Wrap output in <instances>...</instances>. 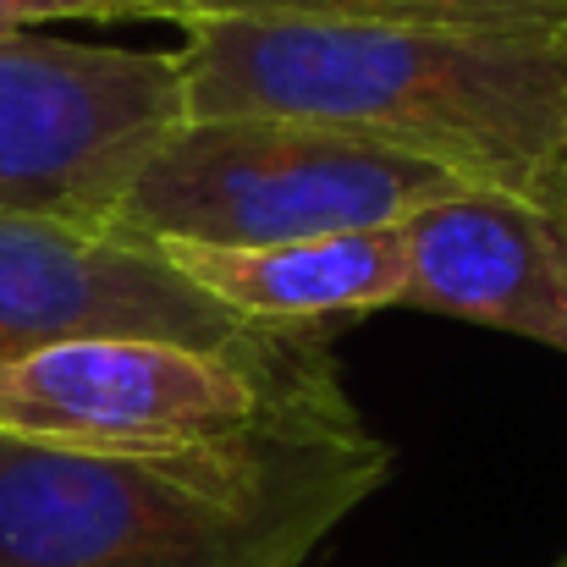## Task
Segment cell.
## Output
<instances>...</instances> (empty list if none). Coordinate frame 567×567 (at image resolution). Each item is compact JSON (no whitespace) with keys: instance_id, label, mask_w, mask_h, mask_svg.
Listing matches in <instances>:
<instances>
[{"instance_id":"1","label":"cell","mask_w":567,"mask_h":567,"mask_svg":"<svg viewBox=\"0 0 567 567\" xmlns=\"http://www.w3.org/2000/svg\"><path fill=\"white\" fill-rule=\"evenodd\" d=\"M172 55L193 122H309L567 215V17H193Z\"/></svg>"},{"instance_id":"2","label":"cell","mask_w":567,"mask_h":567,"mask_svg":"<svg viewBox=\"0 0 567 567\" xmlns=\"http://www.w3.org/2000/svg\"><path fill=\"white\" fill-rule=\"evenodd\" d=\"M385 480L359 413L209 452L0 435V567H309Z\"/></svg>"},{"instance_id":"3","label":"cell","mask_w":567,"mask_h":567,"mask_svg":"<svg viewBox=\"0 0 567 567\" xmlns=\"http://www.w3.org/2000/svg\"><path fill=\"white\" fill-rule=\"evenodd\" d=\"M331 419H353L331 348L243 359L94 337L0 364V435L72 452H209Z\"/></svg>"},{"instance_id":"4","label":"cell","mask_w":567,"mask_h":567,"mask_svg":"<svg viewBox=\"0 0 567 567\" xmlns=\"http://www.w3.org/2000/svg\"><path fill=\"white\" fill-rule=\"evenodd\" d=\"M457 188V177L413 155L331 127L270 116H188L144 161L116 209V231L188 248H270L402 226L413 209Z\"/></svg>"},{"instance_id":"5","label":"cell","mask_w":567,"mask_h":567,"mask_svg":"<svg viewBox=\"0 0 567 567\" xmlns=\"http://www.w3.org/2000/svg\"><path fill=\"white\" fill-rule=\"evenodd\" d=\"M188 122L166 50L0 39V220L116 231L144 161Z\"/></svg>"},{"instance_id":"6","label":"cell","mask_w":567,"mask_h":567,"mask_svg":"<svg viewBox=\"0 0 567 567\" xmlns=\"http://www.w3.org/2000/svg\"><path fill=\"white\" fill-rule=\"evenodd\" d=\"M94 337H155L243 359L331 348L326 331H270L220 309L155 243L61 220H0V364Z\"/></svg>"},{"instance_id":"7","label":"cell","mask_w":567,"mask_h":567,"mask_svg":"<svg viewBox=\"0 0 567 567\" xmlns=\"http://www.w3.org/2000/svg\"><path fill=\"white\" fill-rule=\"evenodd\" d=\"M402 309L491 326L567 353V215L457 188L402 220Z\"/></svg>"},{"instance_id":"8","label":"cell","mask_w":567,"mask_h":567,"mask_svg":"<svg viewBox=\"0 0 567 567\" xmlns=\"http://www.w3.org/2000/svg\"><path fill=\"white\" fill-rule=\"evenodd\" d=\"M198 292L270 331H326L380 309H402L408 254L402 226L337 231L270 248H188L155 243Z\"/></svg>"},{"instance_id":"9","label":"cell","mask_w":567,"mask_h":567,"mask_svg":"<svg viewBox=\"0 0 567 567\" xmlns=\"http://www.w3.org/2000/svg\"><path fill=\"white\" fill-rule=\"evenodd\" d=\"M155 22L193 17H298V22H513L567 17V0H150Z\"/></svg>"},{"instance_id":"10","label":"cell","mask_w":567,"mask_h":567,"mask_svg":"<svg viewBox=\"0 0 567 567\" xmlns=\"http://www.w3.org/2000/svg\"><path fill=\"white\" fill-rule=\"evenodd\" d=\"M44 22H155L150 0H0V39Z\"/></svg>"},{"instance_id":"11","label":"cell","mask_w":567,"mask_h":567,"mask_svg":"<svg viewBox=\"0 0 567 567\" xmlns=\"http://www.w3.org/2000/svg\"><path fill=\"white\" fill-rule=\"evenodd\" d=\"M551 567H567V557H557V563H551Z\"/></svg>"}]
</instances>
